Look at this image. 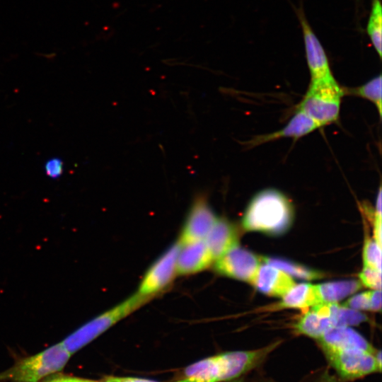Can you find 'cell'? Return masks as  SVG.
I'll list each match as a JSON object with an SVG mask.
<instances>
[{
  "label": "cell",
  "mask_w": 382,
  "mask_h": 382,
  "mask_svg": "<svg viewBox=\"0 0 382 382\" xmlns=\"http://www.w3.org/2000/svg\"><path fill=\"white\" fill-rule=\"evenodd\" d=\"M293 207L281 192L266 189L256 194L248 205L242 226L248 231L279 235L291 226Z\"/></svg>",
  "instance_id": "cell-1"
},
{
  "label": "cell",
  "mask_w": 382,
  "mask_h": 382,
  "mask_svg": "<svg viewBox=\"0 0 382 382\" xmlns=\"http://www.w3.org/2000/svg\"><path fill=\"white\" fill-rule=\"evenodd\" d=\"M345 89L333 75L311 80L297 109L312 118L320 127L335 122L340 115Z\"/></svg>",
  "instance_id": "cell-2"
},
{
  "label": "cell",
  "mask_w": 382,
  "mask_h": 382,
  "mask_svg": "<svg viewBox=\"0 0 382 382\" xmlns=\"http://www.w3.org/2000/svg\"><path fill=\"white\" fill-rule=\"evenodd\" d=\"M71 354L62 342L19 360L0 373V382H38L63 369Z\"/></svg>",
  "instance_id": "cell-3"
},
{
  "label": "cell",
  "mask_w": 382,
  "mask_h": 382,
  "mask_svg": "<svg viewBox=\"0 0 382 382\" xmlns=\"http://www.w3.org/2000/svg\"><path fill=\"white\" fill-rule=\"evenodd\" d=\"M150 299L135 293L75 330L62 341V345L72 355Z\"/></svg>",
  "instance_id": "cell-4"
},
{
  "label": "cell",
  "mask_w": 382,
  "mask_h": 382,
  "mask_svg": "<svg viewBox=\"0 0 382 382\" xmlns=\"http://www.w3.org/2000/svg\"><path fill=\"white\" fill-rule=\"evenodd\" d=\"M330 366L342 381L362 378L381 369V354L354 349H323Z\"/></svg>",
  "instance_id": "cell-5"
},
{
  "label": "cell",
  "mask_w": 382,
  "mask_h": 382,
  "mask_svg": "<svg viewBox=\"0 0 382 382\" xmlns=\"http://www.w3.org/2000/svg\"><path fill=\"white\" fill-rule=\"evenodd\" d=\"M180 248V244L177 241L151 264L136 293L151 299L167 288L177 274L176 263Z\"/></svg>",
  "instance_id": "cell-6"
},
{
  "label": "cell",
  "mask_w": 382,
  "mask_h": 382,
  "mask_svg": "<svg viewBox=\"0 0 382 382\" xmlns=\"http://www.w3.org/2000/svg\"><path fill=\"white\" fill-rule=\"evenodd\" d=\"M261 262L260 257L236 245L216 260L214 268L221 275L251 284Z\"/></svg>",
  "instance_id": "cell-7"
},
{
  "label": "cell",
  "mask_w": 382,
  "mask_h": 382,
  "mask_svg": "<svg viewBox=\"0 0 382 382\" xmlns=\"http://www.w3.org/2000/svg\"><path fill=\"white\" fill-rule=\"evenodd\" d=\"M217 219L207 198L202 195L196 197L186 216L178 241L183 245L204 241Z\"/></svg>",
  "instance_id": "cell-8"
},
{
  "label": "cell",
  "mask_w": 382,
  "mask_h": 382,
  "mask_svg": "<svg viewBox=\"0 0 382 382\" xmlns=\"http://www.w3.org/2000/svg\"><path fill=\"white\" fill-rule=\"evenodd\" d=\"M299 19L311 80L332 76L329 61L320 42L302 13L299 16Z\"/></svg>",
  "instance_id": "cell-9"
},
{
  "label": "cell",
  "mask_w": 382,
  "mask_h": 382,
  "mask_svg": "<svg viewBox=\"0 0 382 382\" xmlns=\"http://www.w3.org/2000/svg\"><path fill=\"white\" fill-rule=\"evenodd\" d=\"M214 263L204 241L180 244L176 263L178 274L187 275L202 272Z\"/></svg>",
  "instance_id": "cell-10"
},
{
  "label": "cell",
  "mask_w": 382,
  "mask_h": 382,
  "mask_svg": "<svg viewBox=\"0 0 382 382\" xmlns=\"http://www.w3.org/2000/svg\"><path fill=\"white\" fill-rule=\"evenodd\" d=\"M251 284L266 295L282 298L295 285V282L282 270L265 263L260 265Z\"/></svg>",
  "instance_id": "cell-11"
},
{
  "label": "cell",
  "mask_w": 382,
  "mask_h": 382,
  "mask_svg": "<svg viewBox=\"0 0 382 382\" xmlns=\"http://www.w3.org/2000/svg\"><path fill=\"white\" fill-rule=\"evenodd\" d=\"M333 328L335 325L330 316V303L325 302L312 306L294 324L298 333L316 340Z\"/></svg>",
  "instance_id": "cell-12"
},
{
  "label": "cell",
  "mask_w": 382,
  "mask_h": 382,
  "mask_svg": "<svg viewBox=\"0 0 382 382\" xmlns=\"http://www.w3.org/2000/svg\"><path fill=\"white\" fill-rule=\"evenodd\" d=\"M317 340L322 349H354L376 352L363 336L349 326L333 328Z\"/></svg>",
  "instance_id": "cell-13"
},
{
  "label": "cell",
  "mask_w": 382,
  "mask_h": 382,
  "mask_svg": "<svg viewBox=\"0 0 382 382\" xmlns=\"http://www.w3.org/2000/svg\"><path fill=\"white\" fill-rule=\"evenodd\" d=\"M318 128H320V126L312 118L303 111L297 109L296 112L283 128L267 134L255 137L249 143L251 146H255L282 138L297 139Z\"/></svg>",
  "instance_id": "cell-14"
},
{
  "label": "cell",
  "mask_w": 382,
  "mask_h": 382,
  "mask_svg": "<svg viewBox=\"0 0 382 382\" xmlns=\"http://www.w3.org/2000/svg\"><path fill=\"white\" fill-rule=\"evenodd\" d=\"M204 241L214 262L230 249L238 245V235L231 222L218 218Z\"/></svg>",
  "instance_id": "cell-15"
},
{
  "label": "cell",
  "mask_w": 382,
  "mask_h": 382,
  "mask_svg": "<svg viewBox=\"0 0 382 382\" xmlns=\"http://www.w3.org/2000/svg\"><path fill=\"white\" fill-rule=\"evenodd\" d=\"M321 302L316 285L309 283L295 284V285L282 297V301L272 306V309H306Z\"/></svg>",
  "instance_id": "cell-16"
},
{
  "label": "cell",
  "mask_w": 382,
  "mask_h": 382,
  "mask_svg": "<svg viewBox=\"0 0 382 382\" xmlns=\"http://www.w3.org/2000/svg\"><path fill=\"white\" fill-rule=\"evenodd\" d=\"M358 280H342L316 284V288L322 302L337 303V301L352 294L361 288Z\"/></svg>",
  "instance_id": "cell-17"
},
{
  "label": "cell",
  "mask_w": 382,
  "mask_h": 382,
  "mask_svg": "<svg viewBox=\"0 0 382 382\" xmlns=\"http://www.w3.org/2000/svg\"><path fill=\"white\" fill-rule=\"evenodd\" d=\"M260 259L263 262L282 270L291 277L311 280L320 279L325 275L320 271L306 267L289 260L268 257H260Z\"/></svg>",
  "instance_id": "cell-18"
},
{
  "label": "cell",
  "mask_w": 382,
  "mask_h": 382,
  "mask_svg": "<svg viewBox=\"0 0 382 382\" xmlns=\"http://www.w3.org/2000/svg\"><path fill=\"white\" fill-rule=\"evenodd\" d=\"M382 8L380 0H373L366 25V33L373 47L381 57Z\"/></svg>",
  "instance_id": "cell-19"
},
{
  "label": "cell",
  "mask_w": 382,
  "mask_h": 382,
  "mask_svg": "<svg viewBox=\"0 0 382 382\" xmlns=\"http://www.w3.org/2000/svg\"><path fill=\"white\" fill-rule=\"evenodd\" d=\"M381 75L373 78L364 84L354 88L345 90V94L359 96L372 102L377 108L380 117L382 109Z\"/></svg>",
  "instance_id": "cell-20"
},
{
  "label": "cell",
  "mask_w": 382,
  "mask_h": 382,
  "mask_svg": "<svg viewBox=\"0 0 382 382\" xmlns=\"http://www.w3.org/2000/svg\"><path fill=\"white\" fill-rule=\"evenodd\" d=\"M330 316L335 327L357 325L367 320L364 313L337 303H330Z\"/></svg>",
  "instance_id": "cell-21"
},
{
  "label": "cell",
  "mask_w": 382,
  "mask_h": 382,
  "mask_svg": "<svg viewBox=\"0 0 382 382\" xmlns=\"http://www.w3.org/2000/svg\"><path fill=\"white\" fill-rule=\"evenodd\" d=\"M364 266L381 272V247L372 238H366L363 249Z\"/></svg>",
  "instance_id": "cell-22"
},
{
  "label": "cell",
  "mask_w": 382,
  "mask_h": 382,
  "mask_svg": "<svg viewBox=\"0 0 382 382\" xmlns=\"http://www.w3.org/2000/svg\"><path fill=\"white\" fill-rule=\"evenodd\" d=\"M359 282L365 286L374 290L381 288V272L364 266L359 274Z\"/></svg>",
  "instance_id": "cell-23"
},
{
  "label": "cell",
  "mask_w": 382,
  "mask_h": 382,
  "mask_svg": "<svg viewBox=\"0 0 382 382\" xmlns=\"http://www.w3.org/2000/svg\"><path fill=\"white\" fill-rule=\"evenodd\" d=\"M370 294L371 291H366L354 295L342 305L357 311L371 310Z\"/></svg>",
  "instance_id": "cell-24"
},
{
  "label": "cell",
  "mask_w": 382,
  "mask_h": 382,
  "mask_svg": "<svg viewBox=\"0 0 382 382\" xmlns=\"http://www.w3.org/2000/svg\"><path fill=\"white\" fill-rule=\"evenodd\" d=\"M47 175L52 179H57L62 174L63 162L59 158H52L47 161L45 165Z\"/></svg>",
  "instance_id": "cell-25"
},
{
  "label": "cell",
  "mask_w": 382,
  "mask_h": 382,
  "mask_svg": "<svg viewBox=\"0 0 382 382\" xmlns=\"http://www.w3.org/2000/svg\"><path fill=\"white\" fill-rule=\"evenodd\" d=\"M105 382H159L146 378H135V377H120V376H108L104 380ZM174 382H192L188 378H184L182 380Z\"/></svg>",
  "instance_id": "cell-26"
},
{
  "label": "cell",
  "mask_w": 382,
  "mask_h": 382,
  "mask_svg": "<svg viewBox=\"0 0 382 382\" xmlns=\"http://www.w3.org/2000/svg\"><path fill=\"white\" fill-rule=\"evenodd\" d=\"M370 307L373 311H380L381 308V289L371 291Z\"/></svg>",
  "instance_id": "cell-27"
},
{
  "label": "cell",
  "mask_w": 382,
  "mask_h": 382,
  "mask_svg": "<svg viewBox=\"0 0 382 382\" xmlns=\"http://www.w3.org/2000/svg\"><path fill=\"white\" fill-rule=\"evenodd\" d=\"M313 382H342L335 375L330 374L328 370H325Z\"/></svg>",
  "instance_id": "cell-28"
},
{
  "label": "cell",
  "mask_w": 382,
  "mask_h": 382,
  "mask_svg": "<svg viewBox=\"0 0 382 382\" xmlns=\"http://www.w3.org/2000/svg\"><path fill=\"white\" fill-rule=\"evenodd\" d=\"M58 382H105L103 381H92L89 379H85V378H80L76 377H69V376H64L60 377L58 378H56Z\"/></svg>",
  "instance_id": "cell-29"
},
{
  "label": "cell",
  "mask_w": 382,
  "mask_h": 382,
  "mask_svg": "<svg viewBox=\"0 0 382 382\" xmlns=\"http://www.w3.org/2000/svg\"><path fill=\"white\" fill-rule=\"evenodd\" d=\"M229 382H274V381L266 378H245L243 377L238 378L230 381Z\"/></svg>",
  "instance_id": "cell-30"
},
{
  "label": "cell",
  "mask_w": 382,
  "mask_h": 382,
  "mask_svg": "<svg viewBox=\"0 0 382 382\" xmlns=\"http://www.w3.org/2000/svg\"><path fill=\"white\" fill-rule=\"evenodd\" d=\"M46 382H58L57 379H54V380H51V381H46Z\"/></svg>",
  "instance_id": "cell-31"
}]
</instances>
